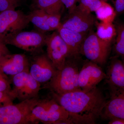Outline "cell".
<instances>
[{"label":"cell","instance_id":"15","mask_svg":"<svg viewBox=\"0 0 124 124\" xmlns=\"http://www.w3.org/2000/svg\"><path fill=\"white\" fill-rule=\"evenodd\" d=\"M106 75L107 82L111 90L124 89V60L113 58Z\"/></svg>","mask_w":124,"mask_h":124},{"label":"cell","instance_id":"14","mask_svg":"<svg viewBox=\"0 0 124 124\" xmlns=\"http://www.w3.org/2000/svg\"><path fill=\"white\" fill-rule=\"evenodd\" d=\"M111 97L104 108L101 117L110 120L124 119V89L111 90Z\"/></svg>","mask_w":124,"mask_h":124},{"label":"cell","instance_id":"29","mask_svg":"<svg viewBox=\"0 0 124 124\" xmlns=\"http://www.w3.org/2000/svg\"><path fill=\"white\" fill-rule=\"evenodd\" d=\"M1 38H0V58L3 56L10 54V52Z\"/></svg>","mask_w":124,"mask_h":124},{"label":"cell","instance_id":"2","mask_svg":"<svg viewBox=\"0 0 124 124\" xmlns=\"http://www.w3.org/2000/svg\"><path fill=\"white\" fill-rule=\"evenodd\" d=\"M77 57L69 56L62 67L57 70L55 75L47 83L46 86L51 92L62 94L81 90L78 85L80 69Z\"/></svg>","mask_w":124,"mask_h":124},{"label":"cell","instance_id":"30","mask_svg":"<svg viewBox=\"0 0 124 124\" xmlns=\"http://www.w3.org/2000/svg\"><path fill=\"white\" fill-rule=\"evenodd\" d=\"M109 124H124V119L115 118L109 120Z\"/></svg>","mask_w":124,"mask_h":124},{"label":"cell","instance_id":"23","mask_svg":"<svg viewBox=\"0 0 124 124\" xmlns=\"http://www.w3.org/2000/svg\"><path fill=\"white\" fill-rule=\"evenodd\" d=\"M20 4L21 0H0V12L15 10L19 7Z\"/></svg>","mask_w":124,"mask_h":124},{"label":"cell","instance_id":"7","mask_svg":"<svg viewBox=\"0 0 124 124\" xmlns=\"http://www.w3.org/2000/svg\"><path fill=\"white\" fill-rule=\"evenodd\" d=\"M13 85L11 93L20 102L38 96L41 84L30 75L29 72H23L9 78Z\"/></svg>","mask_w":124,"mask_h":124},{"label":"cell","instance_id":"19","mask_svg":"<svg viewBox=\"0 0 124 124\" xmlns=\"http://www.w3.org/2000/svg\"><path fill=\"white\" fill-rule=\"evenodd\" d=\"M34 2L37 9L43 10L49 14H61L64 6L61 0H36Z\"/></svg>","mask_w":124,"mask_h":124},{"label":"cell","instance_id":"28","mask_svg":"<svg viewBox=\"0 0 124 124\" xmlns=\"http://www.w3.org/2000/svg\"><path fill=\"white\" fill-rule=\"evenodd\" d=\"M63 5L70 13L77 6L78 0H61Z\"/></svg>","mask_w":124,"mask_h":124},{"label":"cell","instance_id":"9","mask_svg":"<svg viewBox=\"0 0 124 124\" xmlns=\"http://www.w3.org/2000/svg\"><path fill=\"white\" fill-rule=\"evenodd\" d=\"M96 23L94 16L91 13L81 9L77 6L68 15L60 26L76 32H89Z\"/></svg>","mask_w":124,"mask_h":124},{"label":"cell","instance_id":"16","mask_svg":"<svg viewBox=\"0 0 124 124\" xmlns=\"http://www.w3.org/2000/svg\"><path fill=\"white\" fill-rule=\"evenodd\" d=\"M66 44L70 56H78L80 54L81 47L89 32H76L63 28L60 26L56 30Z\"/></svg>","mask_w":124,"mask_h":124},{"label":"cell","instance_id":"24","mask_svg":"<svg viewBox=\"0 0 124 124\" xmlns=\"http://www.w3.org/2000/svg\"><path fill=\"white\" fill-rule=\"evenodd\" d=\"M61 14H48L47 23L52 31L57 30L61 25Z\"/></svg>","mask_w":124,"mask_h":124},{"label":"cell","instance_id":"4","mask_svg":"<svg viewBox=\"0 0 124 124\" xmlns=\"http://www.w3.org/2000/svg\"><path fill=\"white\" fill-rule=\"evenodd\" d=\"M39 96L0 107V124H27V117L39 101Z\"/></svg>","mask_w":124,"mask_h":124},{"label":"cell","instance_id":"32","mask_svg":"<svg viewBox=\"0 0 124 124\" xmlns=\"http://www.w3.org/2000/svg\"><path fill=\"white\" fill-rule=\"evenodd\" d=\"M36 0H33V1H34V2H35V1Z\"/></svg>","mask_w":124,"mask_h":124},{"label":"cell","instance_id":"31","mask_svg":"<svg viewBox=\"0 0 124 124\" xmlns=\"http://www.w3.org/2000/svg\"><path fill=\"white\" fill-rule=\"evenodd\" d=\"M101 1H105V2H108V1L111 0H101Z\"/></svg>","mask_w":124,"mask_h":124},{"label":"cell","instance_id":"22","mask_svg":"<svg viewBox=\"0 0 124 124\" xmlns=\"http://www.w3.org/2000/svg\"><path fill=\"white\" fill-rule=\"evenodd\" d=\"M101 0H78V7L81 9L91 13L95 12L102 5Z\"/></svg>","mask_w":124,"mask_h":124},{"label":"cell","instance_id":"21","mask_svg":"<svg viewBox=\"0 0 124 124\" xmlns=\"http://www.w3.org/2000/svg\"><path fill=\"white\" fill-rule=\"evenodd\" d=\"M116 34L114 50L118 57L124 60V23L117 22L116 23Z\"/></svg>","mask_w":124,"mask_h":124},{"label":"cell","instance_id":"6","mask_svg":"<svg viewBox=\"0 0 124 124\" xmlns=\"http://www.w3.org/2000/svg\"><path fill=\"white\" fill-rule=\"evenodd\" d=\"M111 45L100 39L92 29L82 43L80 54L89 61L99 65H103L107 62Z\"/></svg>","mask_w":124,"mask_h":124},{"label":"cell","instance_id":"20","mask_svg":"<svg viewBox=\"0 0 124 124\" xmlns=\"http://www.w3.org/2000/svg\"><path fill=\"white\" fill-rule=\"evenodd\" d=\"M95 12L98 19L103 22L113 23L117 15L114 7L104 1Z\"/></svg>","mask_w":124,"mask_h":124},{"label":"cell","instance_id":"17","mask_svg":"<svg viewBox=\"0 0 124 124\" xmlns=\"http://www.w3.org/2000/svg\"><path fill=\"white\" fill-rule=\"evenodd\" d=\"M48 14L43 10L36 9L28 15L30 22L32 23L38 31L43 33L52 31L47 24Z\"/></svg>","mask_w":124,"mask_h":124},{"label":"cell","instance_id":"11","mask_svg":"<svg viewBox=\"0 0 124 124\" xmlns=\"http://www.w3.org/2000/svg\"><path fill=\"white\" fill-rule=\"evenodd\" d=\"M57 71L46 54H37L30 61L29 73L41 85L48 83Z\"/></svg>","mask_w":124,"mask_h":124},{"label":"cell","instance_id":"10","mask_svg":"<svg viewBox=\"0 0 124 124\" xmlns=\"http://www.w3.org/2000/svg\"><path fill=\"white\" fill-rule=\"evenodd\" d=\"M46 54L57 70L62 67L70 56L68 47L56 31L46 36Z\"/></svg>","mask_w":124,"mask_h":124},{"label":"cell","instance_id":"26","mask_svg":"<svg viewBox=\"0 0 124 124\" xmlns=\"http://www.w3.org/2000/svg\"><path fill=\"white\" fill-rule=\"evenodd\" d=\"M15 99L12 93L0 92V107L13 104Z\"/></svg>","mask_w":124,"mask_h":124},{"label":"cell","instance_id":"18","mask_svg":"<svg viewBox=\"0 0 124 124\" xmlns=\"http://www.w3.org/2000/svg\"><path fill=\"white\" fill-rule=\"evenodd\" d=\"M97 32L96 33L100 39L111 45L116 38V31L115 25L113 23L96 22Z\"/></svg>","mask_w":124,"mask_h":124},{"label":"cell","instance_id":"1","mask_svg":"<svg viewBox=\"0 0 124 124\" xmlns=\"http://www.w3.org/2000/svg\"><path fill=\"white\" fill-rule=\"evenodd\" d=\"M52 98L69 113L70 124H94L101 117L107 101L97 87L62 94L51 92Z\"/></svg>","mask_w":124,"mask_h":124},{"label":"cell","instance_id":"12","mask_svg":"<svg viewBox=\"0 0 124 124\" xmlns=\"http://www.w3.org/2000/svg\"><path fill=\"white\" fill-rule=\"evenodd\" d=\"M107 75L99 64L89 61L83 64L80 69L78 77V85L82 90H90L95 87Z\"/></svg>","mask_w":124,"mask_h":124},{"label":"cell","instance_id":"25","mask_svg":"<svg viewBox=\"0 0 124 124\" xmlns=\"http://www.w3.org/2000/svg\"><path fill=\"white\" fill-rule=\"evenodd\" d=\"M8 77L0 72V92L12 93Z\"/></svg>","mask_w":124,"mask_h":124},{"label":"cell","instance_id":"3","mask_svg":"<svg viewBox=\"0 0 124 124\" xmlns=\"http://www.w3.org/2000/svg\"><path fill=\"white\" fill-rule=\"evenodd\" d=\"M69 113L53 98L40 99L27 116V124H69Z\"/></svg>","mask_w":124,"mask_h":124},{"label":"cell","instance_id":"8","mask_svg":"<svg viewBox=\"0 0 124 124\" xmlns=\"http://www.w3.org/2000/svg\"><path fill=\"white\" fill-rule=\"evenodd\" d=\"M29 15L20 10L0 12V38L15 35L25 29L30 23Z\"/></svg>","mask_w":124,"mask_h":124},{"label":"cell","instance_id":"13","mask_svg":"<svg viewBox=\"0 0 124 124\" xmlns=\"http://www.w3.org/2000/svg\"><path fill=\"white\" fill-rule=\"evenodd\" d=\"M30 65V60L24 54H9L0 58V72L10 77L29 72Z\"/></svg>","mask_w":124,"mask_h":124},{"label":"cell","instance_id":"27","mask_svg":"<svg viewBox=\"0 0 124 124\" xmlns=\"http://www.w3.org/2000/svg\"><path fill=\"white\" fill-rule=\"evenodd\" d=\"M113 2L116 15L124 13V0H111Z\"/></svg>","mask_w":124,"mask_h":124},{"label":"cell","instance_id":"5","mask_svg":"<svg viewBox=\"0 0 124 124\" xmlns=\"http://www.w3.org/2000/svg\"><path fill=\"white\" fill-rule=\"evenodd\" d=\"M47 35L40 31H22L4 38L6 45L14 46L27 52L38 54L46 45Z\"/></svg>","mask_w":124,"mask_h":124}]
</instances>
